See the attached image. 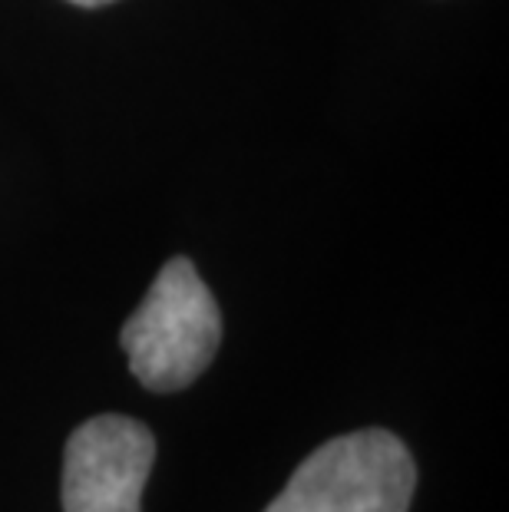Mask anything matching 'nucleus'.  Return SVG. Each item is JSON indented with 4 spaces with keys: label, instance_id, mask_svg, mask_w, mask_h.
I'll list each match as a JSON object with an SVG mask.
<instances>
[{
    "label": "nucleus",
    "instance_id": "7ed1b4c3",
    "mask_svg": "<svg viewBox=\"0 0 509 512\" xmlns=\"http://www.w3.org/2000/svg\"><path fill=\"white\" fill-rule=\"evenodd\" d=\"M156 463V440L133 417L86 420L63 453V512H143V489Z\"/></svg>",
    "mask_w": 509,
    "mask_h": 512
},
{
    "label": "nucleus",
    "instance_id": "f257e3e1",
    "mask_svg": "<svg viewBox=\"0 0 509 512\" xmlns=\"http://www.w3.org/2000/svg\"><path fill=\"white\" fill-rule=\"evenodd\" d=\"M222 344V314L189 258L159 271L143 304L123 324V351L136 380L159 394L189 387Z\"/></svg>",
    "mask_w": 509,
    "mask_h": 512
},
{
    "label": "nucleus",
    "instance_id": "f03ea898",
    "mask_svg": "<svg viewBox=\"0 0 509 512\" xmlns=\"http://www.w3.org/2000/svg\"><path fill=\"white\" fill-rule=\"evenodd\" d=\"M414 456L391 430H354L318 446L265 512H407Z\"/></svg>",
    "mask_w": 509,
    "mask_h": 512
},
{
    "label": "nucleus",
    "instance_id": "20e7f679",
    "mask_svg": "<svg viewBox=\"0 0 509 512\" xmlns=\"http://www.w3.org/2000/svg\"><path fill=\"white\" fill-rule=\"evenodd\" d=\"M70 4H80V7H103V4H113V0H70Z\"/></svg>",
    "mask_w": 509,
    "mask_h": 512
}]
</instances>
